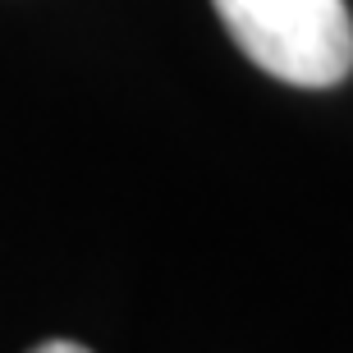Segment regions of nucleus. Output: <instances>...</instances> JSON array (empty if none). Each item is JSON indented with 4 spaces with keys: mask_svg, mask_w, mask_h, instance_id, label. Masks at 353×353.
I'll list each match as a JSON object with an SVG mask.
<instances>
[{
    "mask_svg": "<svg viewBox=\"0 0 353 353\" xmlns=\"http://www.w3.org/2000/svg\"><path fill=\"white\" fill-rule=\"evenodd\" d=\"M37 353H83V344L79 340H46V344H37Z\"/></svg>",
    "mask_w": 353,
    "mask_h": 353,
    "instance_id": "nucleus-2",
    "label": "nucleus"
},
{
    "mask_svg": "<svg viewBox=\"0 0 353 353\" xmlns=\"http://www.w3.org/2000/svg\"><path fill=\"white\" fill-rule=\"evenodd\" d=\"M252 65L294 88H335L353 74V19L344 0H211Z\"/></svg>",
    "mask_w": 353,
    "mask_h": 353,
    "instance_id": "nucleus-1",
    "label": "nucleus"
}]
</instances>
